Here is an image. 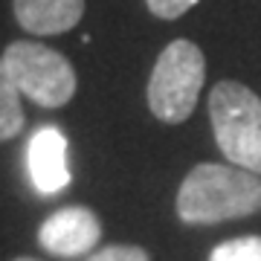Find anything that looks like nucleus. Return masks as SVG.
Listing matches in <instances>:
<instances>
[{
  "instance_id": "1",
  "label": "nucleus",
  "mask_w": 261,
  "mask_h": 261,
  "mask_svg": "<svg viewBox=\"0 0 261 261\" xmlns=\"http://www.w3.org/2000/svg\"><path fill=\"white\" fill-rule=\"evenodd\" d=\"M261 212V174L238 166L200 163L186 174L177 192L183 224H221Z\"/></svg>"
},
{
  "instance_id": "2",
  "label": "nucleus",
  "mask_w": 261,
  "mask_h": 261,
  "mask_svg": "<svg viewBox=\"0 0 261 261\" xmlns=\"http://www.w3.org/2000/svg\"><path fill=\"white\" fill-rule=\"evenodd\" d=\"M209 122L224 157L261 174V99L247 84L218 82L209 93Z\"/></svg>"
},
{
  "instance_id": "3",
  "label": "nucleus",
  "mask_w": 261,
  "mask_h": 261,
  "mask_svg": "<svg viewBox=\"0 0 261 261\" xmlns=\"http://www.w3.org/2000/svg\"><path fill=\"white\" fill-rule=\"evenodd\" d=\"M206 79V58L197 44L177 38L160 53L148 79V108L163 122H183L192 116Z\"/></svg>"
},
{
  "instance_id": "4",
  "label": "nucleus",
  "mask_w": 261,
  "mask_h": 261,
  "mask_svg": "<svg viewBox=\"0 0 261 261\" xmlns=\"http://www.w3.org/2000/svg\"><path fill=\"white\" fill-rule=\"evenodd\" d=\"M3 64L20 96L41 108H64L75 93V70L61 53L38 41H15L3 53Z\"/></svg>"
},
{
  "instance_id": "5",
  "label": "nucleus",
  "mask_w": 261,
  "mask_h": 261,
  "mask_svg": "<svg viewBox=\"0 0 261 261\" xmlns=\"http://www.w3.org/2000/svg\"><path fill=\"white\" fill-rule=\"evenodd\" d=\"M99 238H102V224L87 206H64L49 215L38 229L41 247L61 258H75L90 252Z\"/></svg>"
},
{
  "instance_id": "6",
  "label": "nucleus",
  "mask_w": 261,
  "mask_h": 261,
  "mask_svg": "<svg viewBox=\"0 0 261 261\" xmlns=\"http://www.w3.org/2000/svg\"><path fill=\"white\" fill-rule=\"evenodd\" d=\"M27 171L35 192L58 195L70 183L67 166V137L56 125H41L27 142Z\"/></svg>"
},
{
  "instance_id": "7",
  "label": "nucleus",
  "mask_w": 261,
  "mask_h": 261,
  "mask_svg": "<svg viewBox=\"0 0 261 261\" xmlns=\"http://www.w3.org/2000/svg\"><path fill=\"white\" fill-rule=\"evenodd\" d=\"M15 18L29 35H61L82 20L84 0H12Z\"/></svg>"
},
{
  "instance_id": "8",
  "label": "nucleus",
  "mask_w": 261,
  "mask_h": 261,
  "mask_svg": "<svg viewBox=\"0 0 261 261\" xmlns=\"http://www.w3.org/2000/svg\"><path fill=\"white\" fill-rule=\"evenodd\" d=\"M23 130V108H20V90L12 82L9 70L0 58V142L18 137Z\"/></svg>"
},
{
  "instance_id": "9",
  "label": "nucleus",
  "mask_w": 261,
  "mask_h": 261,
  "mask_svg": "<svg viewBox=\"0 0 261 261\" xmlns=\"http://www.w3.org/2000/svg\"><path fill=\"white\" fill-rule=\"evenodd\" d=\"M209 261H261V235H241L218 244L209 252Z\"/></svg>"
},
{
  "instance_id": "10",
  "label": "nucleus",
  "mask_w": 261,
  "mask_h": 261,
  "mask_svg": "<svg viewBox=\"0 0 261 261\" xmlns=\"http://www.w3.org/2000/svg\"><path fill=\"white\" fill-rule=\"evenodd\" d=\"M87 261H148V252L134 244H113V247L93 252Z\"/></svg>"
},
{
  "instance_id": "11",
  "label": "nucleus",
  "mask_w": 261,
  "mask_h": 261,
  "mask_svg": "<svg viewBox=\"0 0 261 261\" xmlns=\"http://www.w3.org/2000/svg\"><path fill=\"white\" fill-rule=\"evenodd\" d=\"M195 3H200V0H145V6L151 9V15H157L163 20H177Z\"/></svg>"
},
{
  "instance_id": "12",
  "label": "nucleus",
  "mask_w": 261,
  "mask_h": 261,
  "mask_svg": "<svg viewBox=\"0 0 261 261\" xmlns=\"http://www.w3.org/2000/svg\"><path fill=\"white\" fill-rule=\"evenodd\" d=\"M15 261H35V258H15Z\"/></svg>"
}]
</instances>
